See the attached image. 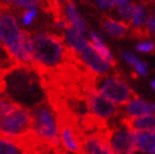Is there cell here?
Wrapping results in <instances>:
<instances>
[{
    "label": "cell",
    "instance_id": "1",
    "mask_svg": "<svg viewBox=\"0 0 155 154\" xmlns=\"http://www.w3.org/2000/svg\"><path fill=\"white\" fill-rule=\"evenodd\" d=\"M0 92L15 105L29 109L45 101L43 80L34 66L17 64L3 72L0 78Z\"/></svg>",
    "mask_w": 155,
    "mask_h": 154
},
{
    "label": "cell",
    "instance_id": "2",
    "mask_svg": "<svg viewBox=\"0 0 155 154\" xmlns=\"http://www.w3.org/2000/svg\"><path fill=\"white\" fill-rule=\"evenodd\" d=\"M0 45L8 51L15 64L33 66L31 33L24 31L12 10H0Z\"/></svg>",
    "mask_w": 155,
    "mask_h": 154
},
{
    "label": "cell",
    "instance_id": "3",
    "mask_svg": "<svg viewBox=\"0 0 155 154\" xmlns=\"http://www.w3.org/2000/svg\"><path fill=\"white\" fill-rule=\"evenodd\" d=\"M33 46V66L40 71H52L65 64L69 56V51L56 34L41 31L31 34Z\"/></svg>",
    "mask_w": 155,
    "mask_h": 154
},
{
    "label": "cell",
    "instance_id": "4",
    "mask_svg": "<svg viewBox=\"0 0 155 154\" xmlns=\"http://www.w3.org/2000/svg\"><path fill=\"white\" fill-rule=\"evenodd\" d=\"M32 133L35 139L52 149L61 146L60 115L52 104L45 100L31 109Z\"/></svg>",
    "mask_w": 155,
    "mask_h": 154
},
{
    "label": "cell",
    "instance_id": "5",
    "mask_svg": "<svg viewBox=\"0 0 155 154\" xmlns=\"http://www.w3.org/2000/svg\"><path fill=\"white\" fill-rule=\"evenodd\" d=\"M32 134L31 109L18 106L13 111L0 118V136L10 139L25 140Z\"/></svg>",
    "mask_w": 155,
    "mask_h": 154
},
{
    "label": "cell",
    "instance_id": "6",
    "mask_svg": "<svg viewBox=\"0 0 155 154\" xmlns=\"http://www.w3.org/2000/svg\"><path fill=\"white\" fill-rule=\"evenodd\" d=\"M91 89L107 98L108 100L112 101L117 106H123L135 95L130 85L122 77L114 74L97 77Z\"/></svg>",
    "mask_w": 155,
    "mask_h": 154
},
{
    "label": "cell",
    "instance_id": "7",
    "mask_svg": "<svg viewBox=\"0 0 155 154\" xmlns=\"http://www.w3.org/2000/svg\"><path fill=\"white\" fill-rule=\"evenodd\" d=\"M86 105L91 117L100 122L109 121L119 113V106L108 100L94 89L87 90Z\"/></svg>",
    "mask_w": 155,
    "mask_h": 154
},
{
    "label": "cell",
    "instance_id": "8",
    "mask_svg": "<svg viewBox=\"0 0 155 154\" xmlns=\"http://www.w3.org/2000/svg\"><path fill=\"white\" fill-rule=\"evenodd\" d=\"M61 130H60V141L61 146L64 152L69 154H83L81 153V131L78 126L75 125L69 117H61Z\"/></svg>",
    "mask_w": 155,
    "mask_h": 154
},
{
    "label": "cell",
    "instance_id": "9",
    "mask_svg": "<svg viewBox=\"0 0 155 154\" xmlns=\"http://www.w3.org/2000/svg\"><path fill=\"white\" fill-rule=\"evenodd\" d=\"M77 57L79 59V62L87 68V71L90 72L96 77L111 74L112 68L114 66V64L108 62L107 59H104L95 50L93 45L90 44V42L85 48V50H83L78 54Z\"/></svg>",
    "mask_w": 155,
    "mask_h": 154
},
{
    "label": "cell",
    "instance_id": "10",
    "mask_svg": "<svg viewBox=\"0 0 155 154\" xmlns=\"http://www.w3.org/2000/svg\"><path fill=\"white\" fill-rule=\"evenodd\" d=\"M106 136L114 154H134L132 130H130L123 122L107 131Z\"/></svg>",
    "mask_w": 155,
    "mask_h": 154
},
{
    "label": "cell",
    "instance_id": "11",
    "mask_svg": "<svg viewBox=\"0 0 155 154\" xmlns=\"http://www.w3.org/2000/svg\"><path fill=\"white\" fill-rule=\"evenodd\" d=\"M83 154H114L108 142L106 132L85 134L81 138Z\"/></svg>",
    "mask_w": 155,
    "mask_h": 154
},
{
    "label": "cell",
    "instance_id": "12",
    "mask_svg": "<svg viewBox=\"0 0 155 154\" xmlns=\"http://www.w3.org/2000/svg\"><path fill=\"white\" fill-rule=\"evenodd\" d=\"M36 141L33 133L25 140H15L0 136V154H32Z\"/></svg>",
    "mask_w": 155,
    "mask_h": 154
},
{
    "label": "cell",
    "instance_id": "13",
    "mask_svg": "<svg viewBox=\"0 0 155 154\" xmlns=\"http://www.w3.org/2000/svg\"><path fill=\"white\" fill-rule=\"evenodd\" d=\"M62 34L63 42L67 50L76 56L89 44V40L86 34L73 27H68Z\"/></svg>",
    "mask_w": 155,
    "mask_h": 154
},
{
    "label": "cell",
    "instance_id": "14",
    "mask_svg": "<svg viewBox=\"0 0 155 154\" xmlns=\"http://www.w3.org/2000/svg\"><path fill=\"white\" fill-rule=\"evenodd\" d=\"M122 112L125 119L137 118V117H142L149 113H153L152 105L140 98L139 96L134 95L123 105Z\"/></svg>",
    "mask_w": 155,
    "mask_h": 154
},
{
    "label": "cell",
    "instance_id": "15",
    "mask_svg": "<svg viewBox=\"0 0 155 154\" xmlns=\"http://www.w3.org/2000/svg\"><path fill=\"white\" fill-rule=\"evenodd\" d=\"M134 154H155V132L132 131Z\"/></svg>",
    "mask_w": 155,
    "mask_h": 154
},
{
    "label": "cell",
    "instance_id": "16",
    "mask_svg": "<svg viewBox=\"0 0 155 154\" xmlns=\"http://www.w3.org/2000/svg\"><path fill=\"white\" fill-rule=\"evenodd\" d=\"M63 17L67 21V23L69 24V27H73L75 29L79 30L81 32L86 34L88 32V27L85 19L83 18V15H81V12L78 11L77 7L75 6V3L73 1H65L64 6H63Z\"/></svg>",
    "mask_w": 155,
    "mask_h": 154
},
{
    "label": "cell",
    "instance_id": "17",
    "mask_svg": "<svg viewBox=\"0 0 155 154\" xmlns=\"http://www.w3.org/2000/svg\"><path fill=\"white\" fill-rule=\"evenodd\" d=\"M101 29L107 35L114 38H124L129 32V24L111 17H104L101 20Z\"/></svg>",
    "mask_w": 155,
    "mask_h": 154
},
{
    "label": "cell",
    "instance_id": "18",
    "mask_svg": "<svg viewBox=\"0 0 155 154\" xmlns=\"http://www.w3.org/2000/svg\"><path fill=\"white\" fill-rule=\"evenodd\" d=\"M151 9L144 3H137L133 7L131 19L129 21V28L132 29L134 32L143 33L144 27H145L146 20L149 18Z\"/></svg>",
    "mask_w": 155,
    "mask_h": 154
},
{
    "label": "cell",
    "instance_id": "19",
    "mask_svg": "<svg viewBox=\"0 0 155 154\" xmlns=\"http://www.w3.org/2000/svg\"><path fill=\"white\" fill-rule=\"evenodd\" d=\"M122 122L132 131L155 132V113H149L132 119L123 118Z\"/></svg>",
    "mask_w": 155,
    "mask_h": 154
},
{
    "label": "cell",
    "instance_id": "20",
    "mask_svg": "<svg viewBox=\"0 0 155 154\" xmlns=\"http://www.w3.org/2000/svg\"><path fill=\"white\" fill-rule=\"evenodd\" d=\"M88 40H89L90 44L93 45L95 50L98 52L104 59H107L108 62L114 65V56L111 53L110 49L108 48V45L104 42V38L100 33L96 32V31H89L88 32Z\"/></svg>",
    "mask_w": 155,
    "mask_h": 154
},
{
    "label": "cell",
    "instance_id": "21",
    "mask_svg": "<svg viewBox=\"0 0 155 154\" xmlns=\"http://www.w3.org/2000/svg\"><path fill=\"white\" fill-rule=\"evenodd\" d=\"M44 0H0V10L2 9H39L43 6Z\"/></svg>",
    "mask_w": 155,
    "mask_h": 154
},
{
    "label": "cell",
    "instance_id": "22",
    "mask_svg": "<svg viewBox=\"0 0 155 154\" xmlns=\"http://www.w3.org/2000/svg\"><path fill=\"white\" fill-rule=\"evenodd\" d=\"M133 7H134V3L131 0H116L114 10L119 17V20L129 23L133 11Z\"/></svg>",
    "mask_w": 155,
    "mask_h": 154
},
{
    "label": "cell",
    "instance_id": "23",
    "mask_svg": "<svg viewBox=\"0 0 155 154\" xmlns=\"http://www.w3.org/2000/svg\"><path fill=\"white\" fill-rule=\"evenodd\" d=\"M15 65L17 64L11 57V55L8 53V51L3 48L2 45H0V72L3 73V72L13 67Z\"/></svg>",
    "mask_w": 155,
    "mask_h": 154
},
{
    "label": "cell",
    "instance_id": "24",
    "mask_svg": "<svg viewBox=\"0 0 155 154\" xmlns=\"http://www.w3.org/2000/svg\"><path fill=\"white\" fill-rule=\"evenodd\" d=\"M39 15V9H28L23 10L21 12L20 15V24L22 25V28L30 27L32 25V23L35 21V19Z\"/></svg>",
    "mask_w": 155,
    "mask_h": 154
},
{
    "label": "cell",
    "instance_id": "25",
    "mask_svg": "<svg viewBox=\"0 0 155 154\" xmlns=\"http://www.w3.org/2000/svg\"><path fill=\"white\" fill-rule=\"evenodd\" d=\"M135 51L137 53L142 54H149L155 51V43L151 38H145V40H141L135 45Z\"/></svg>",
    "mask_w": 155,
    "mask_h": 154
},
{
    "label": "cell",
    "instance_id": "26",
    "mask_svg": "<svg viewBox=\"0 0 155 154\" xmlns=\"http://www.w3.org/2000/svg\"><path fill=\"white\" fill-rule=\"evenodd\" d=\"M18 105H15L12 100L6 96H0V118L3 116H7L11 111L15 109Z\"/></svg>",
    "mask_w": 155,
    "mask_h": 154
},
{
    "label": "cell",
    "instance_id": "27",
    "mask_svg": "<svg viewBox=\"0 0 155 154\" xmlns=\"http://www.w3.org/2000/svg\"><path fill=\"white\" fill-rule=\"evenodd\" d=\"M91 2L98 10L102 12H110L114 9L116 0H91Z\"/></svg>",
    "mask_w": 155,
    "mask_h": 154
},
{
    "label": "cell",
    "instance_id": "28",
    "mask_svg": "<svg viewBox=\"0 0 155 154\" xmlns=\"http://www.w3.org/2000/svg\"><path fill=\"white\" fill-rule=\"evenodd\" d=\"M143 33L145 35H155V8L151 10L149 18L146 20L145 27H144Z\"/></svg>",
    "mask_w": 155,
    "mask_h": 154
},
{
    "label": "cell",
    "instance_id": "29",
    "mask_svg": "<svg viewBox=\"0 0 155 154\" xmlns=\"http://www.w3.org/2000/svg\"><path fill=\"white\" fill-rule=\"evenodd\" d=\"M121 57H122V59L127 63V64H128V65L133 66V67H135V66L139 64V62L141 61V59H139L134 53L129 52V51H124V52H122V53H121Z\"/></svg>",
    "mask_w": 155,
    "mask_h": 154
},
{
    "label": "cell",
    "instance_id": "30",
    "mask_svg": "<svg viewBox=\"0 0 155 154\" xmlns=\"http://www.w3.org/2000/svg\"><path fill=\"white\" fill-rule=\"evenodd\" d=\"M53 25H54V28L56 29V31H58V32H64L67 28L69 27V24L67 23V21L65 20V18L64 17H57L55 20H54V23H53Z\"/></svg>",
    "mask_w": 155,
    "mask_h": 154
},
{
    "label": "cell",
    "instance_id": "31",
    "mask_svg": "<svg viewBox=\"0 0 155 154\" xmlns=\"http://www.w3.org/2000/svg\"><path fill=\"white\" fill-rule=\"evenodd\" d=\"M134 71L139 76L145 77V76H147V74H149V66H147V64H146L145 62L140 61L139 64L134 67Z\"/></svg>",
    "mask_w": 155,
    "mask_h": 154
},
{
    "label": "cell",
    "instance_id": "32",
    "mask_svg": "<svg viewBox=\"0 0 155 154\" xmlns=\"http://www.w3.org/2000/svg\"><path fill=\"white\" fill-rule=\"evenodd\" d=\"M150 86H151V88L155 92V79H152L150 82Z\"/></svg>",
    "mask_w": 155,
    "mask_h": 154
},
{
    "label": "cell",
    "instance_id": "33",
    "mask_svg": "<svg viewBox=\"0 0 155 154\" xmlns=\"http://www.w3.org/2000/svg\"><path fill=\"white\" fill-rule=\"evenodd\" d=\"M152 105V110H153V113H155V104H151Z\"/></svg>",
    "mask_w": 155,
    "mask_h": 154
},
{
    "label": "cell",
    "instance_id": "34",
    "mask_svg": "<svg viewBox=\"0 0 155 154\" xmlns=\"http://www.w3.org/2000/svg\"><path fill=\"white\" fill-rule=\"evenodd\" d=\"M60 1H62V2H65V1H67V0H60Z\"/></svg>",
    "mask_w": 155,
    "mask_h": 154
},
{
    "label": "cell",
    "instance_id": "35",
    "mask_svg": "<svg viewBox=\"0 0 155 154\" xmlns=\"http://www.w3.org/2000/svg\"><path fill=\"white\" fill-rule=\"evenodd\" d=\"M69 1H73V2H75V1H76V0H69Z\"/></svg>",
    "mask_w": 155,
    "mask_h": 154
},
{
    "label": "cell",
    "instance_id": "36",
    "mask_svg": "<svg viewBox=\"0 0 155 154\" xmlns=\"http://www.w3.org/2000/svg\"><path fill=\"white\" fill-rule=\"evenodd\" d=\"M1 74H2V73H1V72H0V78H1Z\"/></svg>",
    "mask_w": 155,
    "mask_h": 154
},
{
    "label": "cell",
    "instance_id": "37",
    "mask_svg": "<svg viewBox=\"0 0 155 154\" xmlns=\"http://www.w3.org/2000/svg\"><path fill=\"white\" fill-rule=\"evenodd\" d=\"M32 154H40V153H32Z\"/></svg>",
    "mask_w": 155,
    "mask_h": 154
},
{
    "label": "cell",
    "instance_id": "38",
    "mask_svg": "<svg viewBox=\"0 0 155 154\" xmlns=\"http://www.w3.org/2000/svg\"><path fill=\"white\" fill-rule=\"evenodd\" d=\"M154 6H155V0H154Z\"/></svg>",
    "mask_w": 155,
    "mask_h": 154
},
{
    "label": "cell",
    "instance_id": "39",
    "mask_svg": "<svg viewBox=\"0 0 155 154\" xmlns=\"http://www.w3.org/2000/svg\"><path fill=\"white\" fill-rule=\"evenodd\" d=\"M154 36H155V35H154Z\"/></svg>",
    "mask_w": 155,
    "mask_h": 154
}]
</instances>
